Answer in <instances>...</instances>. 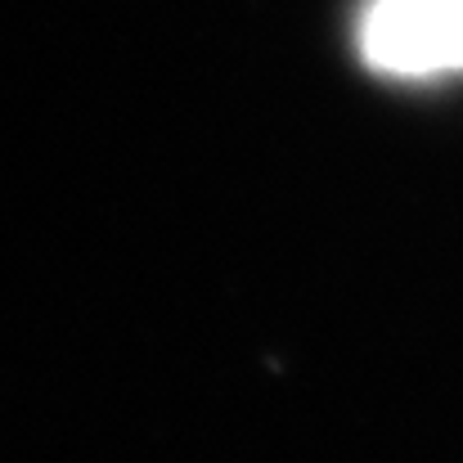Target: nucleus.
I'll use <instances>...</instances> for the list:
<instances>
[{
    "label": "nucleus",
    "mask_w": 463,
    "mask_h": 463,
    "mask_svg": "<svg viewBox=\"0 0 463 463\" xmlns=\"http://www.w3.org/2000/svg\"><path fill=\"white\" fill-rule=\"evenodd\" d=\"M360 54L387 77L463 68V0H373L360 18Z\"/></svg>",
    "instance_id": "1"
}]
</instances>
